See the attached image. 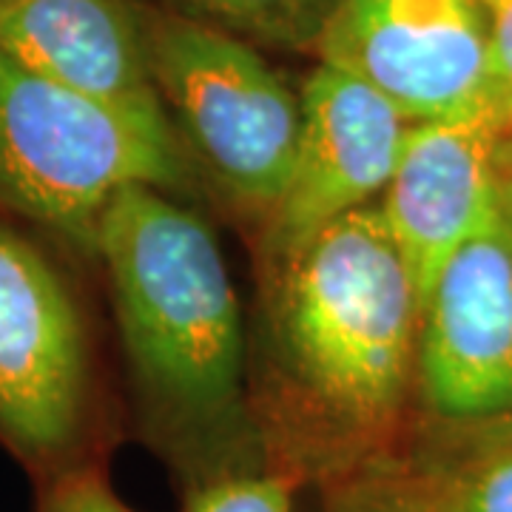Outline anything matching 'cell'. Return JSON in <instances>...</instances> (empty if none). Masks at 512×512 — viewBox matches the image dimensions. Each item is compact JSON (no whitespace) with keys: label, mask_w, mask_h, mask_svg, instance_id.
Instances as JSON below:
<instances>
[{"label":"cell","mask_w":512,"mask_h":512,"mask_svg":"<svg viewBox=\"0 0 512 512\" xmlns=\"http://www.w3.org/2000/svg\"><path fill=\"white\" fill-rule=\"evenodd\" d=\"M487 20L498 86L512 106V0H478Z\"/></svg>","instance_id":"cell-15"},{"label":"cell","mask_w":512,"mask_h":512,"mask_svg":"<svg viewBox=\"0 0 512 512\" xmlns=\"http://www.w3.org/2000/svg\"><path fill=\"white\" fill-rule=\"evenodd\" d=\"M416 379L436 419H512V220H490L444 262L421 308Z\"/></svg>","instance_id":"cell-7"},{"label":"cell","mask_w":512,"mask_h":512,"mask_svg":"<svg viewBox=\"0 0 512 512\" xmlns=\"http://www.w3.org/2000/svg\"><path fill=\"white\" fill-rule=\"evenodd\" d=\"M501 202H504V211L512 220V165L510 168L501 165Z\"/></svg>","instance_id":"cell-17"},{"label":"cell","mask_w":512,"mask_h":512,"mask_svg":"<svg viewBox=\"0 0 512 512\" xmlns=\"http://www.w3.org/2000/svg\"><path fill=\"white\" fill-rule=\"evenodd\" d=\"M94 256L131 365L191 447V484L265 464L237 436L242 316L208 222L160 188L131 185L106 208Z\"/></svg>","instance_id":"cell-2"},{"label":"cell","mask_w":512,"mask_h":512,"mask_svg":"<svg viewBox=\"0 0 512 512\" xmlns=\"http://www.w3.org/2000/svg\"><path fill=\"white\" fill-rule=\"evenodd\" d=\"M299 103L291 177L268 214L265 254L274 268L328 225L382 197L413 126L370 83L330 63L308 74Z\"/></svg>","instance_id":"cell-8"},{"label":"cell","mask_w":512,"mask_h":512,"mask_svg":"<svg viewBox=\"0 0 512 512\" xmlns=\"http://www.w3.org/2000/svg\"><path fill=\"white\" fill-rule=\"evenodd\" d=\"M296 481L268 464L225 470L188 487L183 512H293Z\"/></svg>","instance_id":"cell-13"},{"label":"cell","mask_w":512,"mask_h":512,"mask_svg":"<svg viewBox=\"0 0 512 512\" xmlns=\"http://www.w3.org/2000/svg\"><path fill=\"white\" fill-rule=\"evenodd\" d=\"M137 12L151 83L177 137L228 197L271 214L299 143V94L248 40L180 12Z\"/></svg>","instance_id":"cell-4"},{"label":"cell","mask_w":512,"mask_h":512,"mask_svg":"<svg viewBox=\"0 0 512 512\" xmlns=\"http://www.w3.org/2000/svg\"><path fill=\"white\" fill-rule=\"evenodd\" d=\"M131 185L165 194L191 185L160 103L80 92L0 55V217L94 254L106 208Z\"/></svg>","instance_id":"cell-3"},{"label":"cell","mask_w":512,"mask_h":512,"mask_svg":"<svg viewBox=\"0 0 512 512\" xmlns=\"http://www.w3.org/2000/svg\"><path fill=\"white\" fill-rule=\"evenodd\" d=\"M0 444L37 484L103 470L86 325L63 274L0 217Z\"/></svg>","instance_id":"cell-5"},{"label":"cell","mask_w":512,"mask_h":512,"mask_svg":"<svg viewBox=\"0 0 512 512\" xmlns=\"http://www.w3.org/2000/svg\"><path fill=\"white\" fill-rule=\"evenodd\" d=\"M37 512H137L111 490L106 470H83L40 487Z\"/></svg>","instance_id":"cell-14"},{"label":"cell","mask_w":512,"mask_h":512,"mask_svg":"<svg viewBox=\"0 0 512 512\" xmlns=\"http://www.w3.org/2000/svg\"><path fill=\"white\" fill-rule=\"evenodd\" d=\"M0 55L80 92L160 103L131 0H0Z\"/></svg>","instance_id":"cell-10"},{"label":"cell","mask_w":512,"mask_h":512,"mask_svg":"<svg viewBox=\"0 0 512 512\" xmlns=\"http://www.w3.org/2000/svg\"><path fill=\"white\" fill-rule=\"evenodd\" d=\"M325 512H384L362 476H345L325 484Z\"/></svg>","instance_id":"cell-16"},{"label":"cell","mask_w":512,"mask_h":512,"mask_svg":"<svg viewBox=\"0 0 512 512\" xmlns=\"http://www.w3.org/2000/svg\"><path fill=\"white\" fill-rule=\"evenodd\" d=\"M180 15L220 26L242 40L276 46H313L325 29L333 0H171Z\"/></svg>","instance_id":"cell-12"},{"label":"cell","mask_w":512,"mask_h":512,"mask_svg":"<svg viewBox=\"0 0 512 512\" xmlns=\"http://www.w3.org/2000/svg\"><path fill=\"white\" fill-rule=\"evenodd\" d=\"M507 421H510V424H512V419H507Z\"/></svg>","instance_id":"cell-18"},{"label":"cell","mask_w":512,"mask_h":512,"mask_svg":"<svg viewBox=\"0 0 512 512\" xmlns=\"http://www.w3.org/2000/svg\"><path fill=\"white\" fill-rule=\"evenodd\" d=\"M470 427L476 433L399 447L356 476L384 512H512V424Z\"/></svg>","instance_id":"cell-11"},{"label":"cell","mask_w":512,"mask_h":512,"mask_svg":"<svg viewBox=\"0 0 512 512\" xmlns=\"http://www.w3.org/2000/svg\"><path fill=\"white\" fill-rule=\"evenodd\" d=\"M316 55L370 83L410 123L507 103L478 0H333Z\"/></svg>","instance_id":"cell-6"},{"label":"cell","mask_w":512,"mask_h":512,"mask_svg":"<svg viewBox=\"0 0 512 512\" xmlns=\"http://www.w3.org/2000/svg\"><path fill=\"white\" fill-rule=\"evenodd\" d=\"M274 271L276 336L302 410L268 467L330 484L399 450L419 288L379 205L328 225Z\"/></svg>","instance_id":"cell-1"},{"label":"cell","mask_w":512,"mask_h":512,"mask_svg":"<svg viewBox=\"0 0 512 512\" xmlns=\"http://www.w3.org/2000/svg\"><path fill=\"white\" fill-rule=\"evenodd\" d=\"M507 137V103L407 128L379 211L416 279L421 308L444 262L498 211Z\"/></svg>","instance_id":"cell-9"}]
</instances>
